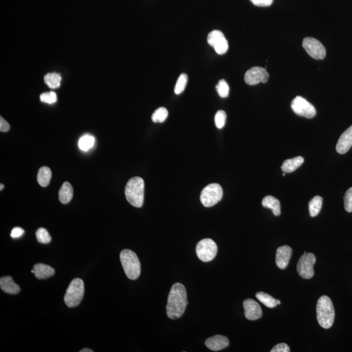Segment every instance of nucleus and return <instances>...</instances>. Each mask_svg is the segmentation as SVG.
<instances>
[{"label":"nucleus","instance_id":"nucleus-27","mask_svg":"<svg viewBox=\"0 0 352 352\" xmlns=\"http://www.w3.org/2000/svg\"><path fill=\"white\" fill-rule=\"evenodd\" d=\"M168 115H169V113H168L167 110L164 107H160L154 112L151 119H152L153 122L163 123L167 120Z\"/></svg>","mask_w":352,"mask_h":352},{"label":"nucleus","instance_id":"nucleus-24","mask_svg":"<svg viewBox=\"0 0 352 352\" xmlns=\"http://www.w3.org/2000/svg\"><path fill=\"white\" fill-rule=\"evenodd\" d=\"M62 77L57 73L46 74L44 77V81L51 89H57L61 85Z\"/></svg>","mask_w":352,"mask_h":352},{"label":"nucleus","instance_id":"nucleus-37","mask_svg":"<svg viewBox=\"0 0 352 352\" xmlns=\"http://www.w3.org/2000/svg\"><path fill=\"white\" fill-rule=\"evenodd\" d=\"M9 129H10V125L9 123L7 122L3 118H0V130L6 132L9 131Z\"/></svg>","mask_w":352,"mask_h":352},{"label":"nucleus","instance_id":"nucleus-30","mask_svg":"<svg viewBox=\"0 0 352 352\" xmlns=\"http://www.w3.org/2000/svg\"><path fill=\"white\" fill-rule=\"evenodd\" d=\"M216 89L221 97L226 98L229 95V86L225 80H221L219 82L218 85L216 86Z\"/></svg>","mask_w":352,"mask_h":352},{"label":"nucleus","instance_id":"nucleus-26","mask_svg":"<svg viewBox=\"0 0 352 352\" xmlns=\"http://www.w3.org/2000/svg\"><path fill=\"white\" fill-rule=\"evenodd\" d=\"M94 144V137L87 134L81 137L80 139L79 140L78 146L81 150L86 151L92 148Z\"/></svg>","mask_w":352,"mask_h":352},{"label":"nucleus","instance_id":"nucleus-4","mask_svg":"<svg viewBox=\"0 0 352 352\" xmlns=\"http://www.w3.org/2000/svg\"><path fill=\"white\" fill-rule=\"evenodd\" d=\"M120 261L126 276L130 280H136L141 275V263L133 251L125 249L121 252Z\"/></svg>","mask_w":352,"mask_h":352},{"label":"nucleus","instance_id":"nucleus-17","mask_svg":"<svg viewBox=\"0 0 352 352\" xmlns=\"http://www.w3.org/2000/svg\"><path fill=\"white\" fill-rule=\"evenodd\" d=\"M32 273L35 274L37 279H46L55 274V269L50 265L44 263H37L34 265Z\"/></svg>","mask_w":352,"mask_h":352},{"label":"nucleus","instance_id":"nucleus-40","mask_svg":"<svg viewBox=\"0 0 352 352\" xmlns=\"http://www.w3.org/2000/svg\"><path fill=\"white\" fill-rule=\"evenodd\" d=\"M276 302H277V305H281V302H280L279 300H276Z\"/></svg>","mask_w":352,"mask_h":352},{"label":"nucleus","instance_id":"nucleus-8","mask_svg":"<svg viewBox=\"0 0 352 352\" xmlns=\"http://www.w3.org/2000/svg\"><path fill=\"white\" fill-rule=\"evenodd\" d=\"M316 262V256L312 253H304L301 256L297 264L298 274L303 279H310L314 275V265Z\"/></svg>","mask_w":352,"mask_h":352},{"label":"nucleus","instance_id":"nucleus-14","mask_svg":"<svg viewBox=\"0 0 352 352\" xmlns=\"http://www.w3.org/2000/svg\"><path fill=\"white\" fill-rule=\"evenodd\" d=\"M292 255V249L290 247L284 246L279 247L276 253V263L281 269H286Z\"/></svg>","mask_w":352,"mask_h":352},{"label":"nucleus","instance_id":"nucleus-33","mask_svg":"<svg viewBox=\"0 0 352 352\" xmlns=\"http://www.w3.org/2000/svg\"><path fill=\"white\" fill-rule=\"evenodd\" d=\"M344 208L348 213L352 212V187L345 193L344 197Z\"/></svg>","mask_w":352,"mask_h":352},{"label":"nucleus","instance_id":"nucleus-2","mask_svg":"<svg viewBox=\"0 0 352 352\" xmlns=\"http://www.w3.org/2000/svg\"><path fill=\"white\" fill-rule=\"evenodd\" d=\"M335 309L332 301L328 296L323 295L316 305L317 320L321 328L330 329L335 320Z\"/></svg>","mask_w":352,"mask_h":352},{"label":"nucleus","instance_id":"nucleus-13","mask_svg":"<svg viewBox=\"0 0 352 352\" xmlns=\"http://www.w3.org/2000/svg\"><path fill=\"white\" fill-rule=\"evenodd\" d=\"M245 316L249 320H256L262 316L260 305L255 300L247 299L243 302Z\"/></svg>","mask_w":352,"mask_h":352},{"label":"nucleus","instance_id":"nucleus-19","mask_svg":"<svg viewBox=\"0 0 352 352\" xmlns=\"http://www.w3.org/2000/svg\"><path fill=\"white\" fill-rule=\"evenodd\" d=\"M304 163V157H300V156L290 158V159L284 160L283 165H282L281 169L284 173H291V172H294L298 168L302 166Z\"/></svg>","mask_w":352,"mask_h":352},{"label":"nucleus","instance_id":"nucleus-21","mask_svg":"<svg viewBox=\"0 0 352 352\" xmlns=\"http://www.w3.org/2000/svg\"><path fill=\"white\" fill-rule=\"evenodd\" d=\"M73 197V186L69 182L63 184L59 191V200L63 204H68Z\"/></svg>","mask_w":352,"mask_h":352},{"label":"nucleus","instance_id":"nucleus-16","mask_svg":"<svg viewBox=\"0 0 352 352\" xmlns=\"http://www.w3.org/2000/svg\"><path fill=\"white\" fill-rule=\"evenodd\" d=\"M352 147V125L345 130L338 141L336 150L340 154H345Z\"/></svg>","mask_w":352,"mask_h":352},{"label":"nucleus","instance_id":"nucleus-22","mask_svg":"<svg viewBox=\"0 0 352 352\" xmlns=\"http://www.w3.org/2000/svg\"><path fill=\"white\" fill-rule=\"evenodd\" d=\"M52 178V172L47 167H43L39 169L37 174V181L39 185L43 187L47 186L50 182Z\"/></svg>","mask_w":352,"mask_h":352},{"label":"nucleus","instance_id":"nucleus-29","mask_svg":"<svg viewBox=\"0 0 352 352\" xmlns=\"http://www.w3.org/2000/svg\"><path fill=\"white\" fill-rule=\"evenodd\" d=\"M36 237L39 243L48 244L51 241V236L45 228H40L37 230Z\"/></svg>","mask_w":352,"mask_h":352},{"label":"nucleus","instance_id":"nucleus-25","mask_svg":"<svg viewBox=\"0 0 352 352\" xmlns=\"http://www.w3.org/2000/svg\"><path fill=\"white\" fill-rule=\"evenodd\" d=\"M256 297L257 298L259 302L268 308L272 309V308L277 307L276 300L273 297L272 295L267 294L266 293L259 291V292L256 293Z\"/></svg>","mask_w":352,"mask_h":352},{"label":"nucleus","instance_id":"nucleus-18","mask_svg":"<svg viewBox=\"0 0 352 352\" xmlns=\"http://www.w3.org/2000/svg\"><path fill=\"white\" fill-rule=\"evenodd\" d=\"M0 287L9 294H17L20 291V286L15 283L12 277L6 276L0 279Z\"/></svg>","mask_w":352,"mask_h":352},{"label":"nucleus","instance_id":"nucleus-1","mask_svg":"<svg viewBox=\"0 0 352 352\" xmlns=\"http://www.w3.org/2000/svg\"><path fill=\"white\" fill-rule=\"evenodd\" d=\"M187 305V295L182 284L175 283L170 291L167 305L169 318L176 320L183 316Z\"/></svg>","mask_w":352,"mask_h":352},{"label":"nucleus","instance_id":"nucleus-10","mask_svg":"<svg viewBox=\"0 0 352 352\" xmlns=\"http://www.w3.org/2000/svg\"><path fill=\"white\" fill-rule=\"evenodd\" d=\"M303 46L310 57L315 60H323L326 57V50L324 46L317 39L306 37L303 41Z\"/></svg>","mask_w":352,"mask_h":352},{"label":"nucleus","instance_id":"nucleus-7","mask_svg":"<svg viewBox=\"0 0 352 352\" xmlns=\"http://www.w3.org/2000/svg\"><path fill=\"white\" fill-rule=\"evenodd\" d=\"M218 246L211 239L201 240L196 247V253L200 260L208 262L213 260L218 253Z\"/></svg>","mask_w":352,"mask_h":352},{"label":"nucleus","instance_id":"nucleus-6","mask_svg":"<svg viewBox=\"0 0 352 352\" xmlns=\"http://www.w3.org/2000/svg\"><path fill=\"white\" fill-rule=\"evenodd\" d=\"M223 197V191L221 186L218 183H211L202 190L200 201L205 207H212L220 202Z\"/></svg>","mask_w":352,"mask_h":352},{"label":"nucleus","instance_id":"nucleus-3","mask_svg":"<svg viewBox=\"0 0 352 352\" xmlns=\"http://www.w3.org/2000/svg\"><path fill=\"white\" fill-rule=\"evenodd\" d=\"M125 194L128 202L132 206L141 207L144 200V181L140 177H134L128 181Z\"/></svg>","mask_w":352,"mask_h":352},{"label":"nucleus","instance_id":"nucleus-9","mask_svg":"<svg viewBox=\"0 0 352 352\" xmlns=\"http://www.w3.org/2000/svg\"><path fill=\"white\" fill-rule=\"evenodd\" d=\"M291 109L298 116L311 119L316 116V111L312 104L301 96H297L291 103Z\"/></svg>","mask_w":352,"mask_h":352},{"label":"nucleus","instance_id":"nucleus-36","mask_svg":"<svg viewBox=\"0 0 352 352\" xmlns=\"http://www.w3.org/2000/svg\"><path fill=\"white\" fill-rule=\"evenodd\" d=\"M24 233V230L22 228L15 227L11 231V236L14 239L18 238V237L22 236Z\"/></svg>","mask_w":352,"mask_h":352},{"label":"nucleus","instance_id":"nucleus-34","mask_svg":"<svg viewBox=\"0 0 352 352\" xmlns=\"http://www.w3.org/2000/svg\"><path fill=\"white\" fill-rule=\"evenodd\" d=\"M290 349L288 344L285 343H280L275 346L271 350V352H290Z\"/></svg>","mask_w":352,"mask_h":352},{"label":"nucleus","instance_id":"nucleus-31","mask_svg":"<svg viewBox=\"0 0 352 352\" xmlns=\"http://www.w3.org/2000/svg\"><path fill=\"white\" fill-rule=\"evenodd\" d=\"M226 120H227V114L225 111H219L216 113L214 116V123L216 127L218 129H222L225 125Z\"/></svg>","mask_w":352,"mask_h":352},{"label":"nucleus","instance_id":"nucleus-23","mask_svg":"<svg viewBox=\"0 0 352 352\" xmlns=\"http://www.w3.org/2000/svg\"><path fill=\"white\" fill-rule=\"evenodd\" d=\"M323 199L320 196H316L313 199L310 200L309 203V209L310 215L314 218L318 215L322 207Z\"/></svg>","mask_w":352,"mask_h":352},{"label":"nucleus","instance_id":"nucleus-35","mask_svg":"<svg viewBox=\"0 0 352 352\" xmlns=\"http://www.w3.org/2000/svg\"><path fill=\"white\" fill-rule=\"evenodd\" d=\"M274 0H251L252 3L258 7H268L271 6Z\"/></svg>","mask_w":352,"mask_h":352},{"label":"nucleus","instance_id":"nucleus-38","mask_svg":"<svg viewBox=\"0 0 352 352\" xmlns=\"http://www.w3.org/2000/svg\"><path fill=\"white\" fill-rule=\"evenodd\" d=\"M80 352H93V351L92 349H88V348H85L83 349H81L80 351Z\"/></svg>","mask_w":352,"mask_h":352},{"label":"nucleus","instance_id":"nucleus-5","mask_svg":"<svg viewBox=\"0 0 352 352\" xmlns=\"http://www.w3.org/2000/svg\"><path fill=\"white\" fill-rule=\"evenodd\" d=\"M85 295V283L83 280L74 279L70 283L65 293L64 301L67 307L73 308L80 304Z\"/></svg>","mask_w":352,"mask_h":352},{"label":"nucleus","instance_id":"nucleus-39","mask_svg":"<svg viewBox=\"0 0 352 352\" xmlns=\"http://www.w3.org/2000/svg\"><path fill=\"white\" fill-rule=\"evenodd\" d=\"M0 186H1V187H0V190L2 191V189H4V185H3V184L2 183L1 185H0Z\"/></svg>","mask_w":352,"mask_h":352},{"label":"nucleus","instance_id":"nucleus-28","mask_svg":"<svg viewBox=\"0 0 352 352\" xmlns=\"http://www.w3.org/2000/svg\"><path fill=\"white\" fill-rule=\"evenodd\" d=\"M187 81L188 76L186 74H181L179 76L176 86H175L174 92L176 94H180L185 90Z\"/></svg>","mask_w":352,"mask_h":352},{"label":"nucleus","instance_id":"nucleus-15","mask_svg":"<svg viewBox=\"0 0 352 352\" xmlns=\"http://www.w3.org/2000/svg\"><path fill=\"white\" fill-rule=\"evenodd\" d=\"M230 342L228 338L223 335H216L209 337L205 342V344L212 351H220L221 349L227 348L229 346Z\"/></svg>","mask_w":352,"mask_h":352},{"label":"nucleus","instance_id":"nucleus-32","mask_svg":"<svg viewBox=\"0 0 352 352\" xmlns=\"http://www.w3.org/2000/svg\"><path fill=\"white\" fill-rule=\"evenodd\" d=\"M40 100L45 103H55L57 101V95L53 92L43 93L40 95Z\"/></svg>","mask_w":352,"mask_h":352},{"label":"nucleus","instance_id":"nucleus-12","mask_svg":"<svg viewBox=\"0 0 352 352\" xmlns=\"http://www.w3.org/2000/svg\"><path fill=\"white\" fill-rule=\"evenodd\" d=\"M269 74L266 69L260 67H254L249 69L245 74L244 79L248 85L254 86L259 83H266Z\"/></svg>","mask_w":352,"mask_h":352},{"label":"nucleus","instance_id":"nucleus-20","mask_svg":"<svg viewBox=\"0 0 352 352\" xmlns=\"http://www.w3.org/2000/svg\"><path fill=\"white\" fill-rule=\"evenodd\" d=\"M262 204L265 208L271 209L274 215L279 216L281 214V203L276 198L267 196L263 199Z\"/></svg>","mask_w":352,"mask_h":352},{"label":"nucleus","instance_id":"nucleus-11","mask_svg":"<svg viewBox=\"0 0 352 352\" xmlns=\"http://www.w3.org/2000/svg\"><path fill=\"white\" fill-rule=\"evenodd\" d=\"M209 45L213 46L218 55H225L228 50V43L223 32L219 30H213L207 36Z\"/></svg>","mask_w":352,"mask_h":352}]
</instances>
